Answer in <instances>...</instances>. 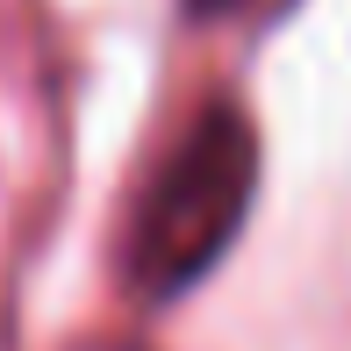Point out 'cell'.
Segmentation results:
<instances>
[{"instance_id":"cell-3","label":"cell","mask_w":351,"mask_h":351,"mask_svg":"<svg viewBox=\"0 0 351 351\" xmlns=\"http://www.w3.org/2000/svg\"><path fill=\"white\" fill-rule=\"evenodd\" d=\"M93 351H122V344H93Z\"/></svg>"},{"instance_id":"cell-1","label":"cell","mask_w":351,"mask_h":351,"mask_svg":"<svg viewBox=\"0 0 351 351\" xmlns=\"http://www.w3.org/2000/svg\"><path fill=\"white\" fill-rule=\"evenodd\" d=\"M251 194H258V130L237 101H208L180 130L130 215V251H122L130 294L165 308L186 287H201L237 244Z\"/></svg>"},{"instance_id":"cell-2","label":"cell","mask_w":351,"mask_h":351,"mask_svg":"<svg viewBox=\"0 0 351 351\" xmlns=\"http://www.w3.org/2000/svg\"><path fill=\"white\" fill-rule=\"evenodd\" d=\"M194 22H237V29H265V22H280L294 0H180Z\"/></svg>"}]
</instances>
